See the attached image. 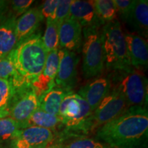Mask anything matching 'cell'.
<instances>
[{"mask_svg":"<svg viewBox=\"0 0 148 148\" xmlns=\"http://www.w3.org/2000/svg\"><path fill=\"white\" fill-rule=\"evenodd\" d=\"M128 107L122 94L112 86L110 92L92 113L82 127V132L97 130L125 112Z\"/></svg>","mask_w":148,"mask_h":148,"instance_id":"obj_6","label":"cell"},{"mask_svg":"<svg viewBox=\"0 0 148 148\" xmlns=\"http://www.w3.org/2000/svg\"><path fill=\"white\" fill-rule=\"evenodd\" d=\"M92 4L98 17L103 24L116 19L117 11L113 0H94Z\"/></svg>","mask_w":148,"mask_h":148,"instance_id":"obj_23","label":"cell"},{"mask_svg":"<svg viewBox=\"0 0 148 148\" xmlns=\"http://www.w3.org/2000/svg\"><path fill=\"white\" fill-rule=\"evenodd\" d=\"M60 148H108L104 144L91 138H80L62 146Z\"/></svg>","mask_w":148,"mask_h":148,"instance_id":"obj_26","label":"cell"},{"mask_svg":"<svg viewBox=\"0 0 148 148\" xmlns=\"http://www.w3.org/2000/svg\"><path fill=\"white\" fill-rule=\"evenodd\" d=\"M21 130L17 122L10 116L0 117V144L15 139Z\"/></svg>","mask_w":148,"mask_h":148,"instance_id":"obj_25","label":"cell"},{"mask_svg":"<svg viewBox=\"0 0 148 148\" xmlns=\"http://www.w3.org/2000/svg\"><path fill=\"white\" fill-rule=\"evenodd\" d=\"M101 27L82 28V71L85 78L97 76L104 69Z\"/></svg>","mask_w":148,"mask_h":148,"instance_id":"obj_5","label":"cell"},{"mask_svg":"<svg viewBox=\"0 0 148 148\" xmlns=\"http://www.w3.org/2000/svg\"><path fill=\"white\" fill-rule=\"evenodd\" d=\"M113 1L115 4L117 14L119 13L121 19L125 22L132 9L134 0H113Z\"/></svg>","mask_w":148,"mask_h":148,"instance_id":"obj_30","label":"cell"},{"mask_svg":"<svg viewBox=\"0 0 148 148\" xmlns=\"http://www.w3.org/2000/svg\"><path fill=\"white\" fill-rule=\"evenodd\" d=\"M71 0H58L56 12L55 21L59 25L70 15V6Z\"/></svg>","mask_w":148,"mask_h":148,"instance_id":"obj_28","label":"cell"},{"mask_svg":"<svg viewBox=\"0 0 148 148\" xmlns=\"http://www.w3.org/2000/svg\"><path fill=\"white\" fill-rule=\"evenodd\" d=\"M124 35L131 65L136 69H146L148 64L147 40L132 32H124Z\"/></svg>","mask_w":148,"mask_h":148,"instance_id":"obj_14","label":"cell"},{"mask_svg":"<svg viewBox=\"0 0 148 148\" xmlns=\"http://www.w3.org/2000/svg\"><path fill=\"white\" fill-rule=\"evenodd\" d=\"M58 0H47L40 6V11L44 18L55 20L56 12Z\"/></svg>","mask_w":148,"mask_h":148,"instance_id":"obj_29","label":"cell"},{"mask_svg":"<svg viewBox=\"0 0 148 148\" xmlns=\"http://www.w3.org/2000/svg\"><path fill=\"white\" fill-rule=\"evenodd\" d=\"M110 79L112 86L123 96L128 108L147 106V79L141 70L132 68L129 71L114 72Z\"/></svg>","mask_w":148,"mask_h":148,"instance_id":"obj_4","label":"cell"},{"mask_svg":"<svg viewBox=\"0 0 148 148\" xmlns=\"http://www.w3.org/2000/svg\"><path fill=\"white\" fill-rule=\"evenodd\" d=\"M68 92L54 86L39 97L38 108L47 113L58 116L60 103Z\"/></svg>","mask_w":148,"mask_h":148,"instance_id":"obj_19","label":"cell"},{"mask_svg":"<svg viewBox=\"0 0 148 148\" xmlns=\"http://www.w3.org/2000/svg\"><path fill=\"white\" fill-rule=\"evenodd\" d=\"M39 107V98L31 84L16 88L9 110L8 116L23 129L24 125Z\"/></svg>","mask_w":148,"mask_h":148,"instance_id":"obj_8","label":"cell"},{"mask_svg":"<svg viewBox=\"0 0 148 148\" xmlns=\"http://www.w3.org/2000/svg\"><path fill=\"white\" fill-rule=\"evenodd\" d=\"M111 88L112 83L110 78L100 77L88 82L79 88L77 93L86 101L93 112L108 95Z\"/></svg>","mask_w":148,"mask_h":148,"instance_id":"obj_13","label":"cell"},{"mask_svg":"<svg viewBox=\"0 0 148 148\" xmlns=\"http://www.w3.org/2000/svg\"><path fill=\"white\" fill-rule=\"evenodd\" d=\"M47 54L38 32L19 42L8 58L23 80L31 84L43 69Z\"/></svg>","mask_w":148,"mask_h":148,"instance_id":"obj_2","label":"cell"},{"mask_svg":"<svg viewBox=\"0 0 148 148\" xmlns=\"http://www.w3.org/2000/svg\"><path fill=\"white\" fill-rule=\"evenodd\" d=\"M54 138L51 130L43 127L30 126L21 129L15 139L11 143V147L18 148H47Z\"/></svg>","mask_w":148,"mask_h":148,"instance_id":"obj_10","label":"cell"},{"mask_svg":"<svg viewBox=\"0 0 148 148\" xmlns=\"http://www.w3.org/2000/svg\"><path fill=\"white\" fill-rule=\"evenodd\" d=\"M92 113L88 103L77 93L69 92L62 99L58 116L68 129L82 130L83 125Z\"/></svg>","mask_w":148,"mask_h":148,"instance_id":"obj_7","label":"cell"},{"mask_svg":"<svg viewBox=\"0 0 148 148\" xmlns=\"http://www.w3.org/2000/svg\"><path fill=\"white\" fill-rule=\"evenodd\" d=\"M147 132V106H133L99 127L96 136L111 148H144Z\"/></svg>","mask_w":148,"mask_h":148,"instance_id":"obj_1","label":"cell"},{"mask_svg":"<svg viewBox=\"0 0 148 148\" xmlns=\"http://www.w3.org/2000/svg\"><path fill=\"white\" fill-rule=\"evenodd\" d=\"M10 148H18V147H11Z\"/></svg>","mask_w":148,"mask_h":148,"instance_id":"obj_32","label":"cell"},{"mask_svg":"<svg viewBox=\"0 0 148 148\" xmlns=\"http://www.w3.org/2000/svg\"><path fill=\"white\" fill-rule=\"evenodd\" d=\"M79 22L82 28L87 27H102L103 24L98 17L92 1L72 0L70 15Z\"/></svg>","mask_w":148,"mask_h":148,"instance_id":"obj_15","label":"cell"},{"mask_svg":"<svg viewBox=\"0 0 148 148\" xmlns=\"http://www.w3.org/2000/svg\"><path fill=\"white\" fill-rule=\"evenodd\" d=\"M60 124H62V119L60 116L47 113L38 108L27 120L23 129L30 126H36L53 131Z\"/></svg>","mask_w":148,"mask_h":148,"instance_id":"obj_20","label":"cell"},{"mask_svg":"<svg viewBox=\"0 0 148 148\" xmlns=\"http://www.w3.org/2000/svg\"><path fill=\"white\" fill-rule=\"evenodd\" d=\"M33 2V0H13L9 1L10 9L9 12L17 18V16L22 15L29 10Z\"/></svg>","mask_w":148,"mask_h":148,"instance_id":"obj_27","label":"cell"},{"mask_svg":"<svg viewBox=\"0 0 148 148\" xmlns=\"http://www.w3.org/2000/svg\"><path fill=\"white\" fill-rule=\"evenodd\" d=\"M58 56L59 64L54 86L71 92L77 82V68L79 58L76 52L65 49H58Z\"/></svg>","mask_w":148,"mask_h":148,"instance_id":"obj_9","label":"cell"},{"mask_svg":"<svg viewBox=\"0 0 148 148\" xmlns=\"http://www.w3.org/2000/svg\"><path fill=\"white\" fill-rule=\"evenodd\" d=\"M58 64V49L48 52L43 69L38 77L31 84L38 98L54 87Z\"/></svg>","mask_w":148,"mask_h":148,"instance_id":"obj_12","label":"cell"},{"mask_svg":"<svg viewBox=\"0 0 148 148\" xmlns=\"http://www.w3.org/2000/svg\"><path fill=\"white\" fill-rule=\"evenodd\" d=\"M16 89L10 81L0 79V117L8 116Z\"/></svg>","mask_w":148,"mask_h":148,"instance_id":"obj_22","label":"cell"},{"mask_svg":"<svg viewBox=\"0 0 148 148\" xmlns=\"http://www.w3.org/2000/svg\"><path fill=\"white\" fill-rule=\"evenodd\" d=\"M16 19L9 10L0 18V58L8 57L17 45L15 30Z\"/></svg>","mask_w":148,"mask_h":148,"instance_id":"obj_16","label":"cell"},{"mask_svg":"<svg viewBox=\"0 0 148 148\" xmlns=\"http://www.w3.org/2000/svg\"><path fill=\"white\" fill-rule=\"evenodd\" d=\"M0 79H6L12 83L16 88L27 84L16 71L14 64L8 57L0 58Z\"/></svg>","mask_w":148,"mask_h":148,"instance_id":"obj_21","label":"cell"},{"mask_svg":"<svg viewBox=\"0 0 148 148\" xmlns=\"http://www.w3.org/2000/svg\"><path fill=\"white\" fill-rule=\"evenodd\" d=\"M104 63L112 72L126 71L133 68L127 50L124 32L118 20L101 27Z\"/></svg>","mask_w":148,"mask_h":148,"instance_id":"obj_3","label":"cell"},{"mask_svg":"<svg viewBox=\"0 0 148 148\" xmlns=\"http://www.w3.org/2000/svg\"><path fill=\"white\" fill-rule=\"evenodd\" d=\"M9 10V1L0 0V18L8 12Z\"/></svg>","mask_w":148,"mask_h":148,"instance_id":"obj_31","label":"cell"},{"mask_svg":"<svg viewBox=\"0 0 148 148\" xmlns=\"http://www.w3.org/2000/svg\"><path fill=\"white\" fill-rule=\"evenodd\" d=\"M130 27L143 38L148 35V1L134 0L127 18L125 21Z\"/></svg>","mask_w":148,"mask_h":148,"instance_id":"obj_18","label":"cell"},{"mask_svg":"<svg viewBox=\"0 0 148 148\" xmlns=\"http://www.w3.org/2000/svg\"><path fill=\"white\" fill-rule=\"evenodd\" d=\"M82 45V27L76 19L69 16L59 25L60 49L76 52Z\"/></svg>","mask_w":148,"mask_h":148,"instance_id":"obj_11","label":"cell"},{"mask_svg":"<svg viewBox=\"0 0 148 148\" xmlns=\"http://www.w3.org/2000/svg\"><path fill=\"white\" fill-rule=\"evenodd\" d=\"M46 24V29L42 36V40L46 51L49 52L58 48L59 24L52 19H47Z\"/></svg>","mask_w":148,"mask_h":148,"instance_id":"obj_24","label":"cell"},{"mask_svg":"<svg viewBox=\"0 0 148 148\" xmlns=\"http://www.w3.org/2000/svg\"><path fill=\"white\" fill-rule=\"evenodd\" d=\"M43 18L40 7L29 9L18 18L15 29L18 44L35 34Z\"/></svg>","mask_w":148,"mask_h":148,"instance_id":"obj_17","label":"cell"}]
</instances>
